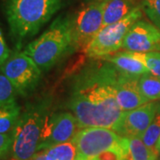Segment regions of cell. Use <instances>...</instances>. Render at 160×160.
Listing matches in <instances>:
<instances>
[{"instance_id": "cell-1", "label": "cell", "mask_w": 160, "mask_h": 160, "mask_svg": "<svg viewBox=\"0 0 160 160\" xmlns=\"http://www.w3.org/2000/svg\"><path fill=\"white\" fill-rule=\"evenodd\" d=\"M118 74L109 62H96L75 78L68 106L80 128L103 127L118 132L124 114L117 101Z\"/></svg>"}, {"instance_id": "cell-2", "label": "cell", "mask_w": 160, "mask_h": 160, "mask_svg": "<svg viewBox=\"0 0 160 160\" xmlns=\"http://www.w3.org/2000/svg\"><path fill=\"white\" fill-rule=\"evenodd\" d=\"M63 6V0H4L6 20L17 49L38 33Z\"/></svg>"}, {"instance_id": "cell-3", "label": "cell", "mask_w": 160, "mask_h": 160, "mask_svg": "<svg viewBox=\"0 0 160 160\" xmlns=\"http://www.w3.org/2000/svg\"><path fill=\"white\" fill-rule=\"evenodd\" d=\"M72 49L71 19L67 15H61L37 39L25 46L22 52L34 61L42 72H45Z\"/></svg>"}, {"instance_id": "cell-4", "label": "cell", "mask_w": 160, "mask_h": 160, "mask_svg": "<svg viewBox=\"0 0 160 160\" xmlns=\"http://www.w3.org/2000/svg\"><path fill=\"white\" fill-rule=\"evenodd\" d=\"M50 103L42 99L26 105L12 132L11 160H29L38 151Z\"/></svg>"}, {"instance_id": "cell-5", "label": "cell", "mask_w": 160, "mask_h": 160, "mask_svg": "<svg viewBox=\"0 0 160 160\" xmlns=\"http://www.w3.org/2000/svg\"><path fill=\"white\" fill-rule=\"evenodd\" d=\"M142 17V6H139L122 20L103 27L87 46L85 51L86 55L91 58H103L119 50L129 29Z\"/></svg>"}, {"instance_id": "cell-6", "label": "cell", "mask_w": 160, "mask_h": 160, "mask_svg": "<svg viewBox=\"0 0 160 160\" xmlns=\"http://www.w3.org/2000/svg\"><path fill=\"white\" fill-rule=\"evenodd\" d=\"M0 70L14 87L17 94L22 97L30 95L39 85L42 70L35 62L23 52L10 55Z\"/></svg>"}, {"instance_id": "cell-7", "label": "cell", "mask_w": 160, "mask_h": 160, "mask_svg": "<svg viewBox=\"0 0 160 160\" xmlns=\"http://www.w3.org/2000/svg\"><path fill=\"white\" fill-rule=\"evenodd\" d=\"M105 2H89L71 16L73 49L85 52L102 29Z\"/></svg>"}, {"instance_id": "cell-8", "label": "cell", "mask_w": 160, "mask_h": 160, "mask_svg": "<svg viewBox=\"0 0 160 160\" xmlns=\"http://www.w3.org/2000/svg\"><path fill=\"white\" fill-rule=\"evenodd\" d=\"M71 141L78 156L89 159L105 150L124 145L126 137L109 128L86 127L78 132Z\"/></svg>"}, {"instance_id": "cell-9", "label": "cell", "mask_w": 160, "mask_h": 160, "mask_svg": "<svg viewBox=\"0 0 160 160\" xmlns=\"http://www.w3.org/2000/svg\"><path fill=\"white\" fill-rule=\"evenodd\" d=\"M80 129L78 120L70 112L48 115L43 129L38 151L53 145L71 141Z\"/></svg>"}, {"instance_id": "cell-10", "label": "cell", "mask_w": 160, "mask_h": 160, "mask_svg": "<svg viewBox=\"0 0 160 160\" xmlns=\"http://www.w3.org/2000/svg\"><path fill=\"white\" fill-rule=\"evenodd\" d=\"M122 48L136 52H158L160 50V30L154 24L140 20L127 32Z\"/></svg>"}, {"instance_id": "cell-11", "label": "cell", "mask_w": 160, "mask_h": 160, "mask_svg": "<svg viewBox=\"0 0 160 160\" xmlns=\"http://www.w3.org/2000/svg\"><path fill=\"white\" fill-rule=\"evenodd\" d=\"M157 108L158 102H149L136 109L124 111L118 133L124 137L142 138L154 118Z\"/></svg>"}, {"instance_id": "cell-12", "label": "cell", "mask_w": 160, "mask_h": 160, "mask_svg": "<svg viewBox=\"0 0 160 160\" xmlns=\"http://www.w3.org/2000/svg\"><path fill=\"white\" fill-rule=\"evenodd\" d=\"M139 79V76L128 75L119 71L116 92L117 101L123 111H129L149 102L140 91Z\"/></svg>"}, {"instance_id": "cell-13", "label": "cell", "mask_w": 160, "mask_h": 160, "mask_svg": "<svg viewBox=\"0 0 160 160\" xmlns=\"http://www.w3.org/2000/svg\"><path fill=\"white\" fill-rule=\"evenodd\" d=\"M137 6L136 0H108L103 9L102 28L118 22Z\"/></svg>"}, {"instance_id": "cell-14", "label": "cell", "mask_w": 160, "mask_h": 160, "mask_svg": "<svg viewBox=\"0 0 160 160\" xmlns=\"http://www.w3.org/2000/svg\"><path fill=\"white\" fill-rule=\"evenodd\" d=\"M104 61L112 63L120 72L128 75L139 76L149 73V69L145 67V65L137 59L132 57L128 51L119 52L111 56H105L102 58Z\"/></svg>"}, {"instance_id": "cell-15", "label": "cell", "mask_w": 160, "mask_h": 160, "mask_svg": "<svg viewBox=\"0 0 160 160\" xmlns=\"http://www.w3.org/2000/svg\"><path fill=\"white\" fill-rule=\"evenodd\" d=\"M22 114L20 105L15 102L0 107V133L12 134Z\"/></svg>"}, {"instance_id": "cell-16", "label": "cell", "mask_w": 160, "mask_h": 160, "mask_svg": "<svg viewBox=\"0 0 160 160\" xmlns=\"http://www.w3.org/2000/svg\"><path fill=\"white\" fill-rule=\"evenodd\" d=\"M128 155L132 160H158L159 155L149 149L139 136L126 137Z\"/></svg>"}, {"instance_id": "cell-17", "label": "cell", "mask_w": 160, "mask_h": 160, "mask_svg": "<svg viewBox=\"0 0 160 160\" xmlns=\"http://www.w3.org/2000/svg\"><path fill=\"white\" fill-rule=\"evenodd\" d=\"M139 88L149 102L160 100V77L149 72L142 75L139 79Z\"/></svg>"}, {"instance_id": "cell-18", "label": "cell", "mask_w": 160, "mask_h": 160, "mask_svg": "<svg viewBox=\"0 0 160 160\" xmlns=\"http://www.w3.org/2000/svg\"><path fill=\"white\" fill-rule=\"evenodd\" d=\"M46 160H74L77 156V148L72 141L53 145L43 149Z\"/></svg>"}, {"instance_id": "cell-19", "label": "cell", "mask_w": 160, "mask_h": 160, "mask_svg": "<svg viewBox=\"0 0 160 160\" xmlns=\"http://www.w3.org/2000/svg\"><path fill=\"white\" fill-rule=\"evenodd\" d=\"M132 57L142 62L145 67L149 69V73L160 77V52H129Z\"/></svg>"}, {"instance_id": "cell-20", "label": "cell", "mask_w": 160, "mask_h": 160, "mask_svg": "<svg viewBox=\"0 0 160 160\" xmlns=\"http://www.w3.org/2000/svg\"><path fill=\"white\" fill-rule=\"evenodd\" d=\"M160 136V101L158 102V108L156 114L151 124L149 125L148 129L142 134V139L144 143L149 149H154L156 144L158 142ZM156 151V150H155Z\"/></svg>"}, {"instance_id": "cell-21", "label": "cell", "mask_w": 160, "mask_h": 160, "mask_svg": "<svg viewBox=\"0 0 160 160\" xmlns=\"http://www.w3.org/2000/svg\"><path fill=\"white\" fill-rule=\"evenodd\" d=\"M16 94L14 87L0 70V107L16 101Z\"/></svg>"}, {"instance_id": "cell-22", "label": "cell", "mask_w": 160, "mask_h": 160, "mask_svg": "<svg viewBox=\"0 0 160 160\" xmlns=\"http://www.w3.org/2000/svg\"><path fill=\"white\" fill-rule=\"evenodd\" d=\"M128 157L127 140L126 137V142L124 145L105 150L88 160H127Z\"/></svg>"}, {"instance_id": "cell-23", "label": "cell", "mask_w": 160, "mask_h": 160, "mask_svg": "<svg viewBox=\"0 0 160 160\" xmlns=\"http://www.w3.org/2000/svg\"><path fill=\"white\" fill-rule=\"evenodd\" d=\"M142 8L152 23L160 30V0H142Z\"/></svg>"}, {"instance_id": "cell-24", "label": "cell", "mask_w": 160, "mask_h": 160, "mask_svg": "<svg viewBox=\"0 0 160 160\" xmlns=\"http://www.w3.org/2000/svg\"><path fill=\"white\" fill-rule=\"evenodd\" d=\"M12 145V134L0 133V160L5 159L8 155H11Z\"/></svg>"}, {"instance_id": "cell-25", "label": "cell", "mask_w": 160, "mask_h": 160, "mask_svg": "<svg viewBox=\"0 0 160 160\" xmlns=\"http://www.w3.org/2000/svg\"><path fill=\"white\" fill-rule=\"evenodd\" d=\"M9 57H10V50L6 45L2 30L0 29V66L3 63L6 62V60Z\"/></svg>"}, {"instance_id": "cell-26", "label": "cell", "mask_w": 160, "mask_h": 160, "mask_svg": "<svg viewBox=\"0 0 160 160\" xmlns=\"http://www.w3.org/2000/svg\"><path fill=\"white\" fill-rule=\"evenodd\" d=\"M29 160H46V158H45V154H44V150L38 151Z\"/></svg>"}, {"instance_id": "cell-27", "label": "cell", "mask_w": 160, "mask_h": 160, "mask_svg": "<svg viewBox=\"0 0 160 160\" xmlns=\"http://www.w3.org/2000/svg\"><path fill=\"white\" fill-rule=\"evenodd\" d=\"M155 150H156V152L158 153V154H160V136L159 139H158V142L156 144V147H155Z\"/></svg>"}, {"instance_id": "cell-28", "label": "cell", "mask_w": 160, "mask_h": 160, "mask_svg": "<svg viewBox=\"0 0 160 160\" xmlns=\"http://www.w3.org/2000/svg\"><path fill=\"white\" fill-rule=\"evenodd\" d=\"M74 160H88L85 158H82V157H79V156H77V158H75Z\"/></svg>"}, {"instance_id": "cell-29", "label": "cell", "mask_w": 160, "mask_h": 160, "mask_svg": "<svg viewBox=\"0 0 160 160\" xmlns=\"http://www.w3.org/2000/svg\"><path fill=\"white\" fill-rule=\"evenodd\" d=\"M88 2H105L108 0H87Z\"/></svg>"}, {"instance_id": "cell-30", "label": "cell", "mask_w": 160, "mask_h": 160, "mask_svg": "<svg viewBox=\"0 0 160 160\" xmlns=\"http://www.w3.org/2000/svg\"><path fill=\"white\" fill-rule=\"evenodd\" d=\"M127 160H132V159L130 158H129V157H128V159H127Z\"/></svg>"}, {"instance_id": "cell-31", "label": "cell", "mask_w": 160, "mask_h": 160, "mask_svg": "<svg viewBox=\"0 0 160 160\" xmlns=\"http://www.w3.org/2000/svg\"><path fill=\"white\" fill-rule=\"evenodd\" d=\"M158 160H160V154H159V159H158Z\"/></svg>"}]
</instances>
